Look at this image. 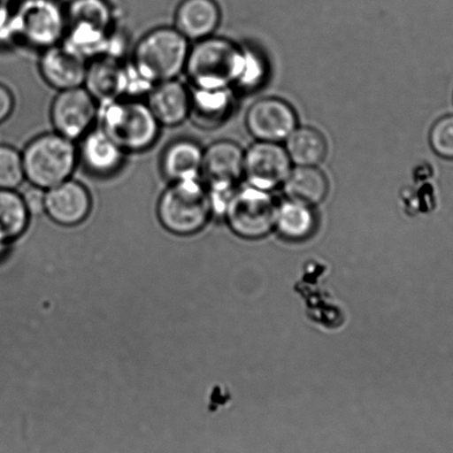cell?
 Masks as SVG:
<instances>
[{
  "instance_id": "obj_22",
  "label": "cell",
  "mask_w": 453,
  "mask_h": 453,
  "mask_svg": "<svg viewBox=\"0 0 453 453\" xmlns=\"http://www.w3.org/2000/svg\"><path fill=\"white\" fill-rule=\"evenodd\" d=\"M30 212L23 195L17 190L0 188V241H15L29 226Z\"/></svg>"
},
{
  "instance_id": "obj_14",
  "label": "cell",
  "mask_w": 453,
  "mask_h": 453,
  "mask_svg": "<svg viewBox=\"0 0 453 453\" xmlns=\"http://www.w3.org/2000/svg\"><path fill=\"white\" fill-rule=\"evenodd\" d=\"M38 67L48 86L63 91L83 86L88 61L60 43L42 52Z\"/></svg>"
},
{
  "instance_id": "obj_10",
  "label": "cell",
  "mask_w": 453,
  "mask_h": 453,
  "mask_svg": "<svg viewBox=\"0 0 453 453\" xmlns=\"http://www.w3.org/2000/svg\"><path fill=\"white\" fill-rule=\"evenodd\" d=\"M250 134L264 142L279 143L297 127V116L292 105L279 98L257 101L246 114Z\"/></svg>"
},
{
  "instance_id": "obj_8",
  "label": "cell",
  "mask_w": 453,
  "mask_h": 453,
  "mask_svg": "<svg viewBox=\"0 0 453 453\" xmlns=\"http://www.w3.org/2000/svg\"><path fill=\"white\" fill-rule=\"evenodd\" d=\"M98 114V101L83 86L58 91L50 107L54 131L74 142L94 129Z\"/></svg>"
},
{
  "instance_id": "obj_13",
  "label": "cell",
  "mask_w": 453,
  "mask_h": 453,
  "mask_svg": "<svg viewBox=\"0 0 453 453\" xmlns=\"http://www.w3.org/2000/svg\"><path fill=\"white\" fill-rule=\"evenodd\" d=\"M244 175V152L232 141H217L204 149L201 180L208 188L234 187Z\"/></svg>"
},
{
  "instance_id": "obj_20",
  "label": "cell",
  "mask_w": 453,
  "mask_h": 453,
  "mask_svg": "<svg viewBox=\"0 0 453 453\" xmlns=\"http://www.w3.org/2000/svg\"><path fill=\"white\" fill-rule=\"evenodd\" d=\"M290 200L309 205L320 203L327 196L328 181L316 166H297L283 184Z\"/></svg>"
},
{
  "instance_id": "obj_21",
  "label": "cell",
  "mask_w": 453,
  "mask_h": 453,
  "mask_svg": "<svg viewBox=\"0 0 453 453\" xmlns=\"http://www.w3.org/2000/svg\"><path fill=\"white\" fill-rule=\"evenodd\" d=\"M285 141L286 152L297 166H318L326 157V140L313 127H296Z\"/></svg>"
},
{
  "instance_id": "obj_29",
  "label": "cell",
  "mask_w": 453,
  "mask_h": 453,
  "mask_svg": "<svg viewBox=\"0 0 453 453\" xmlns=\"http://www.w3.org/2000/svg\"><path fill=\"white\" fill-rule=\"evenodd\" d=\"M14 5L12 0H0V36H7Z\"/></svg>"
},
{
  "instance_id": "obj_17",
  "label": "cell",
  "mask_w": 453,
  "mask_h": 453,
  "mask_svg": "<svg viewBox=\"0 0 453 453\" xmlns=\"http://www.w3.org/2000/svg\"><path fill=\"white\" fill-rule=\"evenodd\" d=\"M221 21L215 0H182L174 14L173 27L190 42L212 37Z\"/></svg>"
},
{
  "instance_id": "obj_1",
  "label": "cell",
  "mask_w": 453,
  "mask_h": 453,
  "mask_svg": "<svg viewBox=\"0 0 453 453\" xmlns=\"http://www.w3.org/2000/svg\"><path fill=\"white\" fill-rule=\"evenodd\" d=\"M246 63L248 54L234 43L212 36L191 46L184 73L193 89H231L241 85Z\"/></svg>"
},
{
  "instance_id": "obj_19",
  "label": "cell",
  "mask_w": 453,
  "mask_h": 453,
  "mask_svg": "<svg viewBox=\"0 0 453 453\" xmlns=\"http://www.w3.org/2000/svg\"><path fill=\"white\" fill-rule=\"evenodd\" d=\"M231 109L230 89L208 90L191 88V111L188 119L195 126L202 129H212L226 120Z\"/></svg>"
},
{
  "instance_id": "obj_25",
  "label": "cell",
  "mask_w": 453,
  "mask_h": 453,
  "mask_svg": "<svg viewBox=\"0 0 453 453\" xmlns=\"http://www.w3.org/2000/svg\"><path fill=\"white\" fill-rule=\"evenodd\" d=\"M25 181L21 152L12 145H0V188L17 190Z\"/></svg>"
},
{
  "instance_id": "obj_23",
  "label": "cell",
  "mask_w": 453,
  "mask_h": 453,
  "mask_svg": "<svg viewBox=\"0 0 453 453\" xmlns=\"http://www.w3.org/2000/svg\"><path fill=\"white\" fill-rule=\"evenodd\" d=\"M65 12L68 25H88L107 32L116 27L113 8L107 0H73Z\"/></svg>"
},
{
  "instance_id": "obj_12",
  "label": "cell",
  "mask_w": 453,
  "mask_h": 453,
  "mask_svg": "<svg viewBox=\"0 0 453 453\" xmlns=\"http://www.w3.org/2000/svg\"><path fill=\"white\" fill-rule=\"evenodd\" d=\"M78 142L79 162L96 178L113 177L125 165L127 153L99 127Z\"/></svg>"
},
{
  "instance_id": "obj_24",
  "label": "cell",
  "mask_w": 453,
  "mask_h": 453,
  "mask_svg": "<svg viewBox=\"0 0 453 453\" xmlns=\"http://www.w3.org/2000/svg\"><path fill=\"white\" fill-rule=\"evenodd\" d=\"M314 222L313 211L309 204L289 199L277 208L275 226L284 235L292 239L309 235Z\"/></svg>"
},
{
  "instance_id": "obj_5",
  "label": "cell",
  "mask_w": 453,
  "mask_h": 453,
  "mask_svg": "<svg viewBox=\"0 0 453 453\" xmlns=\"http://www.w3.org/2000/svg\"><path fill=\"white\" fill-rule=\"evenodd\" d=\"M21 155L26 181L43 191L72 179L79 164L77 143L55 131L29 141Z\"/></svg>"
},
{
  "instance_id": "obj_30",
  "label": "cell",
  "mask_w": 453,
  "mask_h": 453,
  "mask_svg": "<svg viewBox=\"0 0 453 453\" xmlns=\"http://www.w3.org/2000/svg\"><path fill=\"white\" fill-rule=\"evenodd\" d=\"M4 244H5V243H3V242H2V241H0V250H2V249H3Z\"/></svg>"
},
{
  "instance_id": "obj_27",
  "label": "cell",
  "mask_w": 453,
  "mask_h": 453,
  "mask_svg": "<svg viewBox=\"0 0 453 453\" xmlns=\"http://www.w3.org/2000/svg\"><path fill=\"white\" fill-rule=\"evenodd\" d=\"M15 109V96L10 88L0 83V123L5 122Z\"/></svg>"
},
{
  "instance_id": "obj_28",
  "label": "cell",
  "mask_w": 453,
  "mask_h": 453,
  "mask_svg": "<svg viewBox=\"0 0 453 453\" xmlns=\"http://www.w3.org/2000/svg\"><path fill=\"white\" fill-rule=\"evenodd\" d=\"M26 204L28 206L30 214L43 213V201H45V191L42 188L30 187L23 196Z\"/></svg>"
},
{
  "instance_id": "obj_7",
  "label": "cell",
  "mask_w": 453,
  "mask_h": 453,
  "mask_svg": "<svg viewBox=\"0 0 453 453\" xmlns=\"http://www.w3.org/2000/svg\"><path fill=\"white\" fill-rule=\"evenodd\" d=\"M224 211L232 230L250 239L266 235L276 224L274 201L267 191L252 186L233 192Z\"/></svg>"
},
{
  "instance_id": "obj_15",
  "label": "cell",
  "mask_w": 453,
  "mask_h": 453,
  "mask_svg": "<svg viewBox=\"0 0 453 453\" xmlns=\"http://www.w3.org/2000/svg\"><path fill=\"white\" fill-rule=\"evenodd\" d=\"M145 101L161 127H179L190 117L191 88L180 78L157 83Z\"/></svg>"
},
{
  "instance_id": "obj_11",
  "label": "cell",
  "mask_w": 453,
  "mask_h": 453,
  "mask_svg": "<svg viewBox=\"0 0 453 453\" xmlns=\"http://www.w3.org/2000/svg\"><path fill=\"white\" fill-rule=\"evenodd\" d=\"M92 210V196L85 184L69 179L45 191L43 213L61 226H77L86 221Z\"/></svg>"
},
{
  "instance_id": "obj_4",
  "label": "cell",
  "mask_w": 453,
  "mask_h": 453,
  "mask_svg": "<svg viewBox=\"0 0 453 453\" xmlns=\"http://www.w3.org/2000/svg\"><path fill=\"white\" fill-rule=\"evenodd\" d=\"M213 211L209 188L201 179L170 183L157 205L161 226L178 236L203 230Z\"/></svg>"
},
{
  "instance_id": "obj_6",
  "label": "cell",
  "mask_w": 453,
  "mask_h": 453,
  "mask_svg": "<svg viewBox=\"0 0 453 453\" xmlns=\"http://www.w3.org/2000/svg\"><path fill=\"white\" fill-rule=\"evenodd\" d=\"M67 28V12L59 0H21L12 11L7 36L42 52L60 45Z\"/></svg>"
},
{
  "instance_id": "obj_26",
  "label": "cell",
  "mask_w": 453,
  "mask_h": 453,
  "mask_svg": "<svg viewBox=\"0 0 453 453\" xmlns=\"http://www.w3.org/2000/svg\"><path fill=\"white\" fill-rule=\"evenodd\" d=\"M430 144L438 156L453 160V116L434 123L430 132Z\"/></svg>"
},
{
  "instance_id": "obj_3",
  "label": "cell",
  "mask_w": 453,
  "mask_h": 453,
  "mask_svg": "<svg viewBox=\"0 0 453 453\" xmlns=\"http://www.w3.org/2000/svg\"><path fill=\"white\" fill-rule=\"evenodd\" d=\"M191 42L169 26L150 30L135 43L130 63L153 85L179 79L186 70Z\"/></svg>"
},
{
  "instance_id": "obj_16",
  "label": "cell",
  "mask_w": 453,
  "mask_h": 453,
  "mask_svg": "<svg viewBox=\"0 0 453 453\" xmlns=\"http://www.w3.org/2000/svg\"><path fill=\"white\" fill-rule=\"evenodd\" d=\"M127 70L121 60L101 56L88 63L85 83L99 104L126 96Z\"/></svg>"
},
{
  "instance_id": "obj_2",
  "label": "cell",
  "mask_w": 453,
  "mask_h": 453,
  "mask_svg": "<svg viewBox=\"0 0 453 453\" xmlns=\"http://www.w3.org/2000/svg\"><path fill=\"white\" fill-rule=\"evenodd\" d=\"M96 122L127 155L155 147L162 127L147 101L129 96L99 104Z\"/></svg>"
},
{
  "instance_id": "obj_18",
  "label": "cell",
  "mask_w": 453,
  "mask_h": 453,
  "mask_svg": "<svg viewBox=\"0 0 453 453\" xmlns=\"http://www.w3.org/2000/svg\"><path fill=\"white\" fill-rule=\"evenodd\" d=\"M204 149L196 140L180 138L162 152L160 170L169 183L201 179Z\"/></svg>"
},
{
  "instance_id": "obj_9",
  "label": "cell",
  "mask_w": 453,
  "mask_h": 453,
  "mask_svg": "<svg viewBox=\"0 0 453 453\" xmlns=\"http://www.w3.org/2000/svg\"><path fill=\"white\" fill-rule=\"evenodd\" d=\"M292 170V161L279 143L258 141L244 153V175L259 190L283 186Z\"/></svg>"
}]
</instances>
